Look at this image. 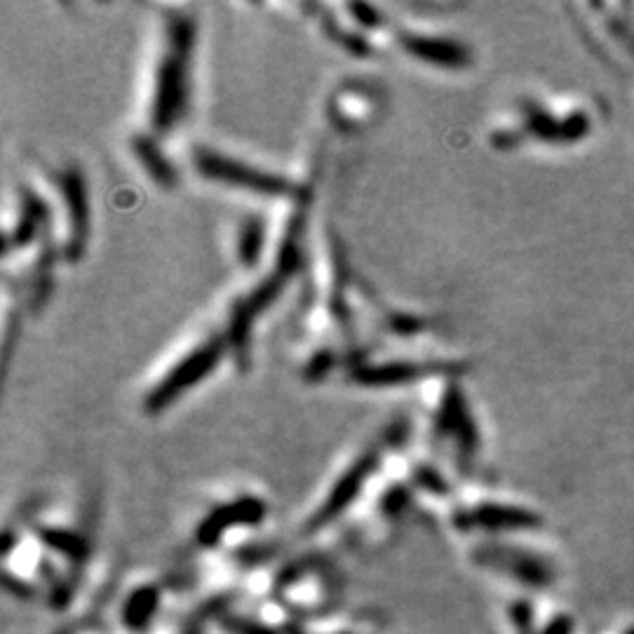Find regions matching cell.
I'll return each instance as SVG.
<instances>
[{
    "mask_svg": "<svg viewBox=\"0 0 634 634\" xmlns=\"http://www.w3.org/2000/svg\"><path fill=\"white\" fill-rule=\"evenodd\" d=\"M430 414H433L435 435L440 437V440L454 442L456 456L461 458V461L472 458L477 447V430L475 423H472V416L468 411V404H465L461 388H458L456 383L444 388L440 402L435 404V409H430Z\"/></svg>",
    "mask_w": 634,
    "mask_h": 634,
    "instance_id": "obj_7",
    "label": "cell"
},
{
    "mask_svg": "<svg viewBox=\"0 0 634 634\" xmlns=\"http://www.w3.org/2000/svg\"><path fill=\"white\" fill-rule=\"evenodd\" d=\"M381 463V447H369L364 449L360 456L353 458L346 468L341 470V475H336L332 484H329L322 498H317L313 510L303 517L299 526L301 534H317L320 529H325L329 522H334L336 517H341L357 498L364 494L367 484L372 482Z\"/></svg>",
    "mask_w": 634,
    "mask_h": 634,
    "instance_id": "obj_4",
    "label": "cell"
},
{
    "mask_svg": "<svg viewBox=\"0 0 634 634\" xmlns=\"http://www.w3.org/2000/svg\"><path fill=\"white\" fill-rule=\"evenodd\" d=\"M155 606H158V590L153 585H146V588H137L134 592L127 595L125 602V623L127 625H137L144 623V618L148 613H153Z\"/></svg>",
    "mask_w": 634,
    "mask_h": 634,
    "instance_id": "obj_14",
    "label": "cell"
},
{
    "mask_svg": "<svg viewBox=\"0 0 634 634\" xmlns=\"http://www.w3.org/2000/svg\"><path fill=\"white\" fill-rule=\"evenodd\" d=\"M198 22L193 12L167 10L146 90V123L151 134H172L191 106V66Z\"/></svg>",
    "mask_w": 634,
    "mask_h": 634,
    "instance_id": "obj_1",
    "label": "cell"
},
{
    "mask_svg": "<svg viewBox=\"0 0 634 634\" xmlns=\"http://www.w3.org/2000/svg\"><path fill=\"white\" fill-rule=\"evenodd\" d=\"M266 517V503L256 496H240L214 505L212 512L205 515L198 526V541L205 545H214L221 541L226 531L242 529L245 526H256Z\"/></svg>",
    "mask_w": 634,
    "mask_h": 634,
    "instance_id": "obj_9",
    "label": "cell"
},
{
    "mask_svg": "<svg viewBox=\"0 0 634 634\" xmlns=\"http://www.w3.org/2000/svg\"><path fill=\"white\" fill-rule=\"evenodd\" d=\"M228 350L226 336L207 334L200 341H195L191 348L184 350L170 367L160 374V379L146 390L144 395V411L148 416H158L160 411L172 407L179 402L184 393L193 390L200 381H205L219 362L224 360Z\"/></svg>",
    "mask_w": 634,
    "mask_h": 634,
    "instance_id": "obj_2",
    "label": "cell"
},
{
    "mask_svg": "<svg viewBox=\"0 0 634 634\" xmlns=\"http://www.w3.org/2000/svg\"><path fill=\"white\" fill-rule=\"evenodd\" d=\"M130 148L137 158V163L141 165V170L146 172V177L158 184L163 191H172L174 186L179 184V172L177 167L172 165V160L160 151L158 141H155L153 134L137 132L132 134Z\"/></svg>",
    "mask_w": 634,
    "mask_h": 634,
    "instance_id": "obj_12",
    "label": "cell"
},
{
    "mask_svg": "<svg viewBox=\"0 0 634 634\" xmlns=\"http://www.w3.org/2000/svg\"><path fill=\"white\" fill-rule=\"evenodd\" d=\"M268 235H266V221L259 217H249L240 224L238 238H235V254L238 263L245 271H254L266 254Z\"/></svg>",
    "mask_w": 634,
    "mask_h": 634,
    "instance_id": "obj_13",
    "label": "cell"
},
{
    "mask_svg": "<svg viewBox=\"0 0 634 634\" xmlns=\"http://www.w3.org/2000/svg\"><path fill=\"white\" fill-rule=\"evenodd\" d=\"M379 99L364 85H341L329 99V118L341 130H360L376 118Z\"/></svg>",
    "mask_w": 634,
    "mask_h": 634,
    "instance_id": "obj_11",
    "label": "cell"
},
{
    "mask_svg": "<svg viewBox=\"0 0 634 634\" xmlns=\"http://www.w3.org/2000/svg\"><path fill=\"white\" fill-rule=\"evenodd\" d=\"M454 372L451 364L442 362H416V360H381V362H355L348 369V381L360 388H397L423 379H435L437 374Z\"/></svg>",
    "mask_w": 634,
    "mask_h": 634,
    "instance_id": "obj_6",
    "label": "cell"
},
{
    "mask_svg": "<svg viewBox=\"0 0 634 634\" xmlns=\"http://www.w3.org/2000/svg\"><path fill=\"white\" fill-rule=\"evenodd\" d=\"M193 167L202 179L214 181V184L221 186H231L242 193L259 195V198H285L296 202L306 195V188L294 184L292 179L261 170V167L233 158V155L219 153L217 148L209 146L195 148Z\"/></svg>",
    "mask_w": 634,
    "mask_h": 634,
    "instance_id": "obj_3",
    "label": "cell"
},
{
    "mask_svg": "<svg viewBox=\"0 0 634 634\" xmlns=\"http://www.w3.org/2000/svg\"><path fill=\"white\" fill-rule=\"evenodd\" d=\"M397 45L402 47V52H407L411 59L423 62L435 69L444 71H461L468 69L472 57L470 50L461 40L437 36V33H421V31H409L400 29L395 33Z\"/></svg>",
    "mask_w": 634,
    "mask_h": 634,
    "instance_id": "obj_8",
    "label": "cell"
},
{
    "mask_svg": "<svg viewBox=\"0 0 634 634\" xmlns=\"http://www.w3.org/2000/svg\"><path fill=\"white\" fill-rule=\"evenodd\" d=\"M503 623H505V630H508L505 634H519V632H522V627L515 623V618H512L508 611H505ZM526 634H536V616H534V613H531L529 620H526Z\"/></svg>",
    "mask_w": 634,
    "mask_h": 634,
    "instance_id": "obj_15",
    "label": "cell"
},
{
    "mask_svg": "<svg viewBox=\"0 0 634 634\" xmlns=\"http://www.w3.org/2000/svg\"><path fill=\"white\" fill-rule=\"evenodd\" d=\"M17 198V217L8 228V247H5L8 256L12 252H24V249L36 245L40 238H45L52 221V209L40 193L31 191L29 186H22Z\"/></svg>",
    "mask_w": 634,
    "mask_h": 634,
    "instance_id": "obj_10",
    "label": "cell"
},
{
    "mask_svg": "<svg viewBox=\"0 0 634 634\" xmlns=\"http://www.w3.org/2000/svg\"><path fill=\"white\" fill-rule=\"evenodd\" d=\"M55 186L64 207V240L59 252L66 261H78L90 240V195L80 167H62L55 174Z\"/></svg>",
    "mask_w": 634,
    "mask_h": 634,
    "instance_id": "obj_5",
    "label": "cell"
}]
</instances>
